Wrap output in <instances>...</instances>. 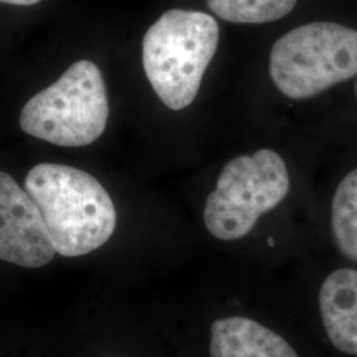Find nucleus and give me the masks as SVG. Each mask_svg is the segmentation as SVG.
I'll return each mask as SVG.
<instances>
[{
  "mask_svg": "<svg viewBox=\"0 0 357 357\" xmlns=\"http://www.w3.org/2000/svg\"><path fill=\"white\" fill-rule=\"evenodd\" d=\"M290 184L284 160L273 150L234 158L222 168L206 199L205 228L221 241L243 238L259 217L286 199Z\"/></svg>",
  "mask_w": 357,
  "mask_h": 357,
  "instance_id": "5",
  "label": "nucleus"
},
{
  "mask_svg": "<svg viewBox=\"0 0 357 357\" xmlns=\"http://www.w3.org/2000/svg\"><path fill=\"white\" fill-rule=\"evenodd\" d=\"M318 305L331 344L344 355L357 356V268L332 271L320 286Z\"/></svg>",
  "mask_w": 357,
  "mask_h": 357,
  "instance_id": "7",
  "label": "nucleus"
},
{
  "mask_svg": "<svg viewBox=\"0 0 357 357\" xmlns=\"http://www.w3.org/2000/svg\"><path fill=\"white\" fill-rule=\"evenodd\" d=\"M331 229L340 255L357 264V168L345 175L335 191Z\"/></svg>",
  "mask_w": 357,
  "mask_h": 357,
  "instance_id": "9",
  "label": "nucleus"
},
{
  "mask_svg": "<svg viewBox=\"0 0 357 357\" xmlns=\"http://www.w3.org/2000/svg\"><path fill=\"white\" fill-rule=\"evenodd\" d=\"M273 84L290 100H307L357 75V31L330 22L296 26L270 52Z\"/></svg>",
  "mask_w": 357,
  "mask_h": 357,
  "instance_id": "3",
  "label": "nucleus"
},
{
  "mask_svg": "<svg viewBox=\"0 0 357 357\" xmlns=\"http://www.w3.org/2000/svg\"><path fill=\"white\" fill-rule=\"evenodd\" d=\"M218 40L216 19L200 11L169 10L149 28L142 43L143 68L168 109L178 112L195 101Z\"/></svg>",
  "mask_w": 357,
  "mask_h": 357,
  "instance_id": "2",
  "label": "nucleus"
},
{
  "mask_svg": "<svg viewBox=\"0 0 357 357\" xmlns=\"http://www.w3.org/2000/svg\"><path fill=\"white\" fill-rule=\"evenodd\" d=\"M356 94H357V82H356Z\"/></svg>",
  "mask_w": 357,
  "mask_h": 357,
  "instance_id": "12",
  "label": "nucleus"
},
{
  "mask_svg": "<svg viewBox=\"0 0 357 357\" xmlns=\"http://www.w3.org/2000/svg\"><path fill=\"white\" fill-rule=\"evenodd\" d=\"M54 255L38 205L13 176L0 172V259L38 268L48 265Z\"/></svg>",
  "mask_w": 357,
  "mask_h": 357,
  "instance_id": "6",
  "label": "nucleus"
},
{
  "mask_svg": "<svg viewBox=\"0 0 357 357\" xmlns=\"http://www.w3.org/2000/svg\"><path fill=\"white\" fill-rule=\"evenodd\" d=\"M26 191L38 205L56 253L89 255L109 241L116 212L102 184L76 167L43 163L31 168Z\"/></svg>",
  "mask_w": 357,
  "mask_h": 357,
  "instance_id": "1",
  "label": "nucleus"
},
{
  "mask_svg": "<svg viewBox=\"0 0 357 357\" xmlns=\"http://www.w3.org/2000/svg\"><path fill=\"white\" fill-rule=\"evenodd\" d=\"M211 357H299L281 333L246 317L217 319L211 327Z\"/></svg>",
  "mask_w": 357,
  "mask_h": 357,
  "instance_id": "8",
  "label": "nucleus"
},
{
  "mask_svg": "<svg viewBox=\"0 0 357 357\" xmlns=\"http://www.w3.org/2000/svg\"><path fill=\"white\" fill-rule=\"evenodd\" d=\"M220 19L240 24H264L291 13L296 0H206Z\"/></svg>",
  "mask_w": 357,
  "mask_h": 357,
  "instance_id": "10",
  "label": "nucleus"
},
{
  "mask_svg": "<svg viewBox=\"0 0 357 357\" xmlns=\"http://www.w3.org/2000/svg\"><path fill=\"white\" fill-rule=\"evenodd\" d=\"M43 0H0V3L11 4V6H33Z\"/></svg>",
  "mask_w": 357,
  "mask_h": 357,
  "instance_id": "11",
  "label": "nucleus"
},
{
  "mask_svg": "<svg viewBox=\"0 0 357 357\" xmlns=\"http://www.w3.org/2000/svg\"><path fill=\"white\" fill-rule=\"evenodd\" d=\"M109 112L100 68L89 60H79L24 105L20 128L56 146L82 147L102 135Z\"/></svg>",
  "mask_w": 357,
  "mask_h": 357,
  "instance_id": "4",
  "label": "nucleus"
}]
</instances>
